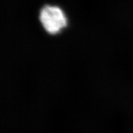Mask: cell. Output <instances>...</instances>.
Returning <instances> with one entry per match:
<instances>
[{
	"mask_svg": "<svg viewBox=\"0 0 133 133\" xmlns=\"http://www.w3.org/2000/svg\"><path fill=\"white\" fill-rule=\"evenodd\" d=\"M39 21L44 32L50 36L59 35L69 25L68 17L64 10L54 5H46L42 8Z\"/></svg>",
	"mask_w": 133,
	"mask_h": 133,
	"instance_id": "obj_1",
	"label": "cell"
}]
</instances>
